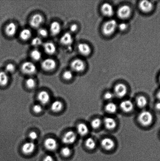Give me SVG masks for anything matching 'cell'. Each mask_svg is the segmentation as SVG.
Here are the masks:
<instances>
[{"label": "cell", "mask_w": 160, "mask_h": 161, "mask_svg": "<svg viewBox=\"0 0 160 161\" xmlns=\"http://www.w3.org/2000/svg\"><path fill=\"white\" fill-rule=\"evenodd\" d=\"M153 116L152 114L147 110H144L139 114L138 120L139 123L143 126L150 125L153 121Z\"/></svg>", "instance_id": "cell-1"}, {"label": "cell", "mask_w": 160, "mask_h": 161, "mask_svg": "<svg viewBox=\"0 0 160 161\" xmlns=\"http://www.w3.org/2000/svg\"><path fill=\"white\" fill-rule=\"evenodd\" d=\"M117 26V21L114 19L108 20L103 27V32L105 35L110 36L115 31Z\"/></svg>", "instance_id": "cell-2"}, {"label": "cell", "mask_w": 160, "mask_h": 161, "mask_svg": "<svg viewBox=\"0 0 160 161\" xmlns=\"http://www.w3.org/2000/svg\"><path fill=\"white\" fill-rule=\"evenodd\" d=\"M21 70L23 73L30 75L35 73L37 70V68L35 64L32 62L26 61L22 64Z\"/></svg>", "instance_id": "cell-3"}, {"label": "cell", "mask_w": 160, "mask_h": 161, "mask_svg": "<svg viewBox=\"0 0 160 161\" xmlns=\"http://www.w3.org/2000/svg\"><path fill=\"white\" fill-rule=\"evenodd\" d=\"M76 140V133L73 131H69L64 134L62 137L63 142L66 144L70 145L73 144Z\"/></svg>", "instance_id": "cell-4"}, {"label": "cell", "mask_w": 160, "mask_h": 161, "mask_svg": "<svg viewBox=\"0 0 160 161\" xmlns=\"http://www.w3.org/2000/svg\"><path fill=\"white\" fill-rule=\"evenodd\" d=\"M72 70L76 72H81L85 69V64L84 61L80 59H76L70 64Z\"/></svg>", "instance_id": "cell-5"}, {"label": "cell", "mask_w": 160, "mask_h": 161, "mask_svg": "<svg viewBox=\"0 0 160 161\" xmlns=\"http://www.w3.org/2000/svg\"><path fill=\"white\" fill-rule=\"evenodd\" d=\"M131 9L129 6L123 5L119 8L117 11V15L120 18L125 19L128 18L131 14Z\"/></svg>", "instance_id": "cell-6"}, {"label": "cell", "mask_w": 160, "mask_h": 161, "mask_svg": "<svg viewBox=\"0 0 160 161\" xmlns=\"http://www.w3.org/2000/svg\"><path fill=\"white\" fill-rule=\"evenodd\" d=\"M127 89L125 85L123 83L117 84L114 88V93L116 96L119 98H122L126 95Z\"/></svg>", "instance_id": "cell-7"}, {"label": "cell", "mask_w": 160, "mask_h": 161, "mask_svg": "<svg viewBox=\"0 0 160 161\" xmlns=\"http://www.w3.org/2000/svg\"><path fill=\"white\" fill-rule=\"evenodd\" d=\"M41 67L45 70L51 71L55 68L56 63L54 59L48 58L42 61Z\"/></svg>", "instance_id": "cell-8"}, {"label": "cell", "mask_w": 160, "mask_h": 161, "mask_svg": "<svg viewBox=\"0 0 160 161\" xmlns=\"http://www.w3.org/2000/svg\"><path fill=\"white\" fill-rule=\"evenodd\" d=\"M43 18L39 14H35L33 16L30 20V25L34 28H39L43 23Z\"/></svg>", "instance_id": "cell-9"}, {"label": "cell", "mask_w": 160, "mask_h": 161, "mask_svg": "<svg viewBox=\"0 0 160 161\" xmlns=\"http://www.w3.org/2000/svg\"><path fill=\"white\" fill-rule=\"evenodd\" d=\"M36 148V145L32 141L27 142L23 144L22 147V151L23 154H29L34 152Z\"/></svg>", "instance_id": "cell-10"}, {"label": "cell", "mask_w": 160, "mask_h": 161, "mask_svg": "<svg viewBox=\"0 0 160 161\" xmlns=\"http://www.w3.org/2000/svg\"><path fill=\"white\" fill-rule=\"evenodd\" d=\"M44 145L48 150L53 151L57 148L58 143L57 141L54 138H49L45 140Z\"/></svg>", "instance_id": "cell-11"}, {"label": "cell", "mask_w": 160, "mask_h": 161, "mask_svg": "<svg viewBox=\"0 0 160 161\" xmlns=\"http://www.w3.org/2000/svg\"><path fill=\"white\" fill-rule=\"evenodd\" d=\"M120 108L125 113H130L134 109V104L131 100H124L120 103Z\"/></svg>", "instance_id": "cell-12"}, {"label": "cell", "mask_w": 160, "mask_h": 161, "mask_svg": "<svg viewBox=\"0 0 160 161\" xmlns=\"http://www.w3.org/2000/svg\"><path fill=\"white\" fill-rule=\"evenodd\" d=\"M101 10L103 15L107 17H111L113 15L114 11L112 6L108 3H105L102 6Z\"/></svg>", "instance_id": "cell-13"}, {"label": "cell", "mask_w": 160, "mask_h": 161, "mask_svg": "<svg viewBox=\"0 0 160 161\" xmlns=\"http://www.w3.org/2000/svg\"><path fill=\"white\" fill-rule=\"evenodd\" d=\"M101 145L105 149L110 151L114 148L115 146V143L112 139L106 138L101 140Z\"/></svg>", "instance_id": "cell-14"}, {"label": "cell", "mask_w": 160, "mask_h": 161, "mask_svg": "<svg viewBox=\"0 0 160 161\" xmlns=\"http://www.w3.org/2000/svg\"><path fill=\"white\" fill-rule=\"evenodd\" d=\"M139 6L141 10L145 13L151 12L153 8L152 3L148 1H141L139 3Z\"/></svg>", "instance_id": "cell-15"}, {"label": "cell", "mask_w": 160, "mask_h": 161, "mask_svg": "<svg viewBox=\"0 0 160 161\" xmlns=\"http://www.w3.org/2000/svg\"><path fill=\"white\" fill-rule=\"evenodd\" d=\"M38 99L41 103L46 104L49 102L50 99L49 94L46 91H41L38 95Z\"/></svg>", "instance_id": "cell-16"}, {"label": "cell", "mask_w": 160, "mask_h": 161, "mask_svg": "<svg viewBox=\"0 0 160 161\" xmlns=\"http://www.w3.org/2000/svg\"><path fill=\"white\" fill-rule=\"evenodd\" d=\"M104 124L106 128L109 130L115 129L117 125V123L115 119L109 117L105 118Z\"/></svg>", "instance_id": "cell-17"}, {"label": "cell", "mask_w": 160, "mask_h": 161, "mask_svg": "<svg viewBox=\"0 0 160 161\" xmlns=\"http://www.w3.org/2000/svg\"><path fill=\"white\" fill-rule=\"evenodd\" d=\"M78 50L81 54L84 56H88L90 54L91 48L89 45L86 43H80L78 45Z\"/></svg>", "instance_id": "cell-18"}, {"label": "cell", "mask_w": 160, "mask_h": 161, "mask_svg": "<svg viewBox=\"0 0 160 161\" xmlns=\"http://www.w3.org/2000/svg\"><path fill=\"white\" fill-rule=\"evenodd\" d=\"M5 33L9 37L15 35L17 31V26L15 23H10L8 24L5 28Z\"/></svg>", "instance_id": "cell-19"}, {"label": "cell", "mask_w": 160, "mask_h": 161, "mask_svg": "<svg viewBox=\"0 0 160 161\" xmlns=\"http://www.w3.org/2000/svg\"><path fill=\"white\" fill-rule=\"evenodd\" d=\"M44 49L45 53L48 54H54L56 51V47L52 42H46L44 45Z\"/></svg>", "instance_id": "cell-20"}, {"label": "cell", "mask_w": 160, "mask_h": 161, "mask_svg": "<svg viewBox=\"0 0 160 161\" xmlns=\"http://www.w3.org/2000/svg\"><path fill=\"white\" fill-rule=\"evenodd\" d=\"M73 42V37L70 33H65L61 37L60 42L63 45H70Z\"/></svg>", "instance_id": "cell-21"}, {"label": "cell", "mask_w": 160, "mask_h": 161, "mask_svg": "<svg viewBox=\"0 0 160 161\" xmlns=\"http://www.w3.org/2000/svg\"><path fill=\"white\" fill-rule=\"evenodd\" d=\"M77 131L79 135L84 136L87 135L89 132V128L84 123H80L77 126Z\"/></svg>", "instance_id": "cell-22"}, {"label": "cell", "mask_w": 160, "mask_h": 161, "mask_svg": "<svg viewBox=\"0 0 160 161\" xmlns=\"http://www.w3.org/2000/svg\"><path fill=\"white\" fill-rule=\"evenodd\" d=\"M50 30L53 35H57L61 31L60 25L57 21L53 22L50 25Z\"/></svg>", "instance_id": "cell-23"}, {"label": "cell", "mask_w": 160, "mask_h": 161, "mask_svg": "<svg viewBox=\"0 0 160 161\" xmlns=\"http://www.w3.org/2000/svg\"><path fill=\"white\" fill-rule=\"evenodd\" d=\"M63 104L62 102L59 100H56L52 103L51 108L52 110L54 112H59L63 108Z\"/></svg>", "instance_id": "cell-24"}, {"label": "cell", "mask_w": 160, "mask_h": 161, "mask_svg": "<svg viewBox=\"0 0 160 161\" xmlns=\"http://www.w3.org/2000/svg\"><path fill=\"white\" fill-rule=\"evenodd\" d=\"M136 103L139 108H143L146 106L148 101L145 96H141L138 97L136 99Z\"/></svg>", "instance_id": "cell-25"}, {"label": "cell", "mask_w": 160, "mask_h": 161, "mask_svg": "<svg viewBox=\"0 0 160 161\" xmlns=\"http://www.w3.org/2000/svg\"><path fill=\"white\" fill-rule=\"evenodd\" d=\"M20 39L23 41H26L30 38L31 36V31L28 28H25L20 31Z\"/></svg>", "instance_id": "cell-26"}, {"label": "cell", "mask_w": 160, "mask_h": 161, "mask_svg": "<svg viewBox=\"0 0 160 161\" xmlns=\"http://www.w3.org/2000/svg\"><path fill=\"white\" fill-rule=\"evenodd\" d=\"M9 81V78L7 72H0V85L4 86L7 85Z\"/></svg>", "instance_id": "cell-27"}, {"label": "cell", "mask_w": 160, "mask_h": 161, "mask_svg": "<svg viewBox=\"0 0 160 161\" xmlns=\"http://www.w3.org/2000/svg\"><path fill=\"white\" fill-rule=\"evenodd\" d=\"M105 109L108 113L114 114L117 111V105L113 103H109L105 106Z\"/></svg>", "instance_id": "cell-28"}, {"label": "cell", "mask_w": 160, "mask_h": 161, "mask_svg": "<svg viewBox=\"0 0 160 161\" xmlns=\"http://www.w3.org/2000/svg\"><path fill=\"white\" fill-rule=\"evenodd\" d=\"M85 145L88 149L92 150L95 147L96 143L95 140L92 138H89L87 139L85 142Z\"/></svg>", "instance_id": "cell-29"}, {"label": "cell", "mask_w": 160, "mask_h": 161, "mask_svg": "<svg viewBox=\"0 0 160 161\" xmlns=\"http://www.w3.org/2000/svg\"><path fill=\"white\" fill-rule=\"evenodd\" d=\"M31 57L32 59L35 61H39L42 58V53L39 50H33L31 53Z\"/></svg>", "instance_id": "cell-30"}, {"label": "cell", "mask_w": 160, "mask_h": 161, "mask_svg": "<svg viewBox=\"0 0 160 161\" xmlns=\"http://www.w3.org/2000/svg\"><path fill=\"white\" fill-rule=\"evenodd\" d=\"M101 121L99 118H95L91 122L90 125L92 128L97 129L99 128L101 126Z\"/></svg>", "instance_id": "cell-31"}, {"label": "cell", "mask_w": 160, "mask_h": 161, "mask_svg": "<svg viewBox=\"0 0 160 161\" xmlns=\"http://www.w3.org/2000/svg\"><path fill=\"white\" fill-rule=\"evenodd\" d=\"M42 41L40 37H35L31 41V45L34 47H38L42 45Z\"/></svg>", "instance_id": "cell-32"}, {"label": "cell", "mask_w": 160, "mask_h": 161, "mask_svg": "<svg viewBox=\"0 0 160 161\" xmlns=\"http://www.w3.org/2000/svg\"><path fill=\"white\" fill-rule=\"evenodd\" d=\"M26 84L27 87L29 88H33L35 86V80L32 78H28L26 80Z\"/></svg>", "instance_id": "cell-33"}, {"label": "cell", "mask_w": 160, "mask_h": 161, "mask_svg": "<svg viewBox=\"0 0 160 161\" xmlns=\"http://www.w3.org/2000/svg\"><path fill=\"white\" fill-rule=\"evenodd\" d=\"M61 154L64 157H68L71 154V150L67 147H63L61 150Z\"/></svg>", "instance_id": "cell-34"}, {"label": "cell", "mask_w": 160, "mask_h": 161, "mask_svg": "<svg viewBox=\"0 0 160 161\" xmlns=\"http://www.w3.org/2000/svg\"><path fill=\"white\" fill-rule=\"evenodd\" d=\"M63 77L65 80H70L73 78V74L70 70H66L64 72L63 75Z\"/></svg>", "instance_id": "cell-35"}, {"label": "cell", "mask_w": 160, "mask_h": 161, "mask_svg": "<svg viewBox=\"0 0 160 161\" xmlns=\"http://www.w3.org/2000/svg\"><path fill=\"white\" fill-rule=\"evenodd\" d=\"M15 66L12 64H9L6 65L5 70L6 72H12L15 70Z\"/></svg>", "instance_id": "cell-36"}, {"label": "cell", "mask_w": 160, "mask_h": 161, "mask_svg": "<svg viewBox=\"0 0 160 161\" xmlns=\"http://www.w3.org/2000/svg\"><path fill=\"white\" fill-rule=\"evenodd\" d=\"M38 32V34L39 35L42 37H46L48 35V31H47L46 29L43 28H41L39 29Z\"/></svg>", "instance_id": "cell-37"}, {"label": "cell", "mask_w": 160, "mask_h": 161, "mask_svg": "<svg viewBox=\"0 0 160 161\" xmlns=\"http://www.w3.org/2000/svg\"><path fill=\"white\" fill-rule=\"evenodd\" d=\"M33 110L36 113H41L42 110V107L39 104H36L33 107Z\"/></svg>", "instance_id": "cell-38"}, {"label": "cell", "mask_w": 160, "mask_h": 161, "mask_svg": "<svg viewBox=\"0 0 160 161\" xmlns=\"http://www.w3.org/2000/svg\"><path fill=\"white\" fill-rule=\"evenodd\" d=\"M29 138L31 141L34 142L38 138L37 134L34 131L31 132L29 134Z\"/></svg>", "instance_id": "cell-39"}, {"label": "cell", "mask_w": 160, "mask_h": 161, "mask_svg": "<svg viewBox=\"0 0 160 161\" xmlns=\"http://www.w3.org/2000/svg\"><path fill=\"white\" fill-rule=\"evenodd\" d=\"M114 94L112 92H107L104 95V98L106 100H111L114 97Z\"/></svg>", "instance_id": "cell-40"}, {"label": "cell", "mask_w": 160, "mask_h": 161, "mask_svg": "<svg viewBox=\"0 0 160 161\" xmlns=\"http://www.w3.org/2000/svg\"><path fill=\"white\" fill-rule=\"evenodd\" d=\"M118 28L121 31H124L126 29L127 27V25L126 24L124 23H121L120 25H118Z\"/></svg>", "instance_id": "cell-41"}, {"label": "cell", "mask_w": 160, "mask_h": 161, "mask_svg": "<svg viewBox=\"0 0 160 161\" xmlns=\"http://www.w3.org/2000/svg\"><path fill=\"white\" fill-rule=\"evenodd\" d=\"M78 29V26L76 24H73L70 26V30L71 32H75Z\"/></svg>", "instance_id": "cell-42"}, {"label": "cell", "mask_w": 160, "mask_h": 161, "mask_svg": "<svg viewBox=\"0 0 160 161\" xmlns=\"http://www.w3.org/2000/svg\"><path fill=\"white\" fill-rule=\"evenodd\" d=\"M43 161H54V160L51 156L48 155L45 156Z\"/></svg>", "instance_id": "cell-43"}, {"label": "cell", "mask_w": 160, "mask_h": 161, "mask_svg": "<svg viewBox=\"0 0 160 161\" xmlns=\"http://www.w3.org/2000/svg\"><path fill=\"white\" fill-rule=\"evenodd\" d=\"M156 108L157 110H160V102H158L156 104Z\"/></svg>", "instance_id": "cell-44"}, {"label": "cell", "mask_w": 160, "mask_h": 161, "mask_svg": "<svg viewBox=\"0 0 160 161\" xmlns=\"http://www.w3.org/2000/svg\"><path fill=\"white\" fill-rule=\"evenodd\" d=\"M157 97L158 99L160 100V91L158 92L157 94Z\"/></svg>", "instance_id": "cell-45"}, {"label": "cell", "mask_w": 160, "mask_h": 161, "mask_svg": "<svg viewBox=\"0 0 160 161\" xmlns=\"http://www.w3.org/2000/svg\"><path fill=\"white\" fill-rule=\"evenodd\" d=\"M159 80H160V78H159Z\"/></svg>", "instance_id": "cell-46"}]
</instances>
